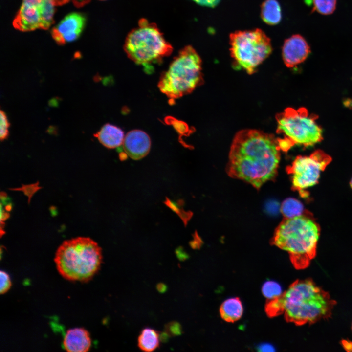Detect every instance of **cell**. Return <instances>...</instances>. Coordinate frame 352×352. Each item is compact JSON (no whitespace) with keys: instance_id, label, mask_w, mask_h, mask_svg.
<instances>
[{"instance_id":"obj_1","label":"cell","mask_w":352,"mask_h":352,"mask_svg":"<svg viewBox=\"0 0 352 352\" xmlns=\"http://www.w3.org/2000/svg\"><path fill=\"white\" fill-rule=\"evenodd\" d=\"M278 139L262 131L244 129L237 133L231 145L228 175L259 189L276 176L280 159Z\"/></svg>"},{"instance_id":"obj_2","label":"cell","mask_w":352,"mask_h":352,"mask_svg":"<svg viewBox=\"0 0 352 352\" xmlns=\"http://www.w3.org/2000/svg\"><path fill=\"white\" fill-rule=\"evenodd\" d=\"M281 298L286 320L298 326L329 318L336 304L309 279L294 281Z\"/></svg>"},{"instance_id":"obj_3","label":"cell","mask_w":352,"mask_h":352,"mask_svg":"<svg viewBox=\"0 0 352 352\" xmlns=\"http://www.w3.org/2000/svg\"><path fill=\"white\" fill-rule=\"evenodd\" d=\"M320 233V226L312 215L305 212L285 218L275 230L271 243L288 252L296 269H303L316 255Z\"/></svg>"},{"instance_id":"obj_4","label":"cell","mask_w":352,"mask_h":352,"mask_svg":"<svg viewBox=\"0 0 352 352\" xmlns=\"http://www.w3.org/2000/svg\"><path fill=\"white\" fill-rule=\"evenodd\" d=\"M54 261L63 278L86 282L99 270L102 262V250L91 239L77 237L62 243L56 252Z\"/></svg>"},{"instance_id":"obj_5","label":"cell","mask_w":352,"mask_h":352,"mask_svg":"<svg viewBox=\"0 0 352 352\" xmlns=\"http://www.w3.org/2000/svg\"><path fill=\"white\" fill-rule=\"evenodd\" d=\"M201 64L195 49L185 46L161 74L158 83L159 90L173 100L191 93L203 82Z\"/></svg>"},{"instance_id":"obj_6","label":"cell","mask_w":352,"mask_h":352,"mask_svg":"<svg viewBox=\"0 0 352 352\" xmlns=\"http://www.w3.org/2000/svg\"><path fill=\"white\" fill-rule=\"evenodd\" d=\"M318 118L304 107L287 108L277 114V132L284 135L283 138H278L280 149L286 152L294 145L309 147L321 142L322 130L316 122Z\"/></svg>"},{"instance_id":"obj_7","label":"cell","mask_w":352,"mask_h":352,"mask_svg":"<svg viewBox=\"0 0 352 352\" xmlns=\"http://www.w3.org/2000/svg\"><path fill=\"white\" fill-rule=\"evenodd\" d=\"M124 48L131 60L144 66L160 62L173 51L156 25L145 19L129 33Z\"/></svg>"},{"instance_id":"obj_8","label":"cell","mask_w":352,"mask_h":352,"mask_svg":"<svg viewBox=\"0 0 352 352\" xmlns=\"http://www.w3.org/2000/svg\"><path fill=\"white\" fill-rule=\"evenodd\" d=\"M231 56L235 66L249 74L271 54L270 39L261 29L237 31L229 37Z\"/></svg>"},{"instance_id":"obj_9","label":"cell","mask_w":352,"mask_h":352,"mask_svg":"<svg viewBox=\"0 0 352 352\" xmlns=\"http://www.w3.org/2000/svg\"><path fill=\"white\" fill-rule=\"evenodd\" d=\"M331 157L322 150L314 151L309 156H298L286 170L291 175L292 189L301 195L305 189L318 182L320 173L331 161ZM306 196V195H305Z\"/></svg>"},{"instance_id":"obj_10","label":"cell","mask_w":352,"mask_h":352,"mask_svg":"<svg viewBox=\"0 0 352 352\" xmlns=\"http://www.w3.org/2000/svg\"><path fill=\"white\" fill-rule=\"evenodd\" d=\"M55 5L53 0H22L13 25L22 31L47 29L53 22Z\"/></svg>"},{"instance_id":"obj_11","label":"cell","mask_w":352,"mask_h":352,"mask_svg":"<svg viewBox=\"0 0 352 352\" xmlns=\"http://www.w3.org/2000/svg\"><path fill=\"white\" fill-rule=\"evenodd\" d=\"M85 22L86 18L81 13H70L53 28L52 36L59 44L73 41L80 36Z\"/></svg>"},{"instance_id":"obj_12","label":"cell","mask_w":352,"mask_h":352,"mask_svg":"<svg viewBox=\"0 0 352 352\" xmlns=\"http://www.w3.org/2000/svg\"><path fill=\"white\" fill-rule=\"evenodd\" d=\"M310 52L308 43L299 34L293 35L286 39L282 47L283 59L288 67H292L303 62Z\"/></svg>"},{"instance_id":"obj_13","label":"cell","mask_w":352,"mask_h":352,"mask_svg":"<svg viewBox=\"0 0 352 352\" xmlns=\"http://www.w3.org/2000/svg\"><path fill=\"white\" fill-rule=\"evenodd\" d=\"M123 145L125 153L130 157L134 160H139L149 153L151 139L144 131L133 130L126 134Z\"/></svg>"},{"instance_id":"obj_14","label":"cell","mask_w":352,"mask_h":352,"mask_svg":"<svg viewBox=\"0 0 352 352\" xmlns=\"http://www.w3.org/2000/svg\"><path fill=\"white\" fill-rule=\"evenodd\" d=\"M63 346L69 352H87L91 346L89 333L81 328L68 330L64 338Z\"/></svg>"},{"instance_id":"obj_15","label":"cell","mask_w":352,"mask_h":352,"mask_svg":"<svg viewBox=\"0 0 352 352\" xmlns=\"http://www.w3.org/2000/svg\"><path fill=\"white\" fill-rule=\"evenodd\" d=\"M99 141L109 149L117 148L123 144L124 134L119 128L110 124H106L94 134Z\"/></svg>"},{"instance_id":"obj_16","label":"cell","mask_w":352,"mask_h":352,"mask_svg":"<svg viewBox=\"0 0 352 352\" xmlns=\"http://www.w3.org/2000/svg\"><path fill=\"white\" fill-rule=\"evenodd\" d=\"M243 312V306L241 300L238 297L230 298L221 304L220 314L221 318L230 323L239 320Z\"/></svg>"},{"instance_id":"obj_17","label":"cell","mask_w":352,"mask_h":352,"mask_svg":"<svg viewBox=\"0 0 352 352\" xmlns=\"http://www.w3.org/2000/svg\"><path fill=\"white\" fill-rule=\"evenodd\" d=\"M261 16L263 21L269 25L278 24L282 18L281 9L276 0H265L262 3Z\"/></svg>"},{"instance_id":"obj_18","label":"cell","mask_w":352,"mask_h":352,"mask_svg":"<svg viewBox=\"0 0 352 352\" xmlns=\"http://www.w3.org/2000/svg\"><path fill=\"white\" fill-rule=\"evenodd\" d=\"M159 334L155 330L144 329L138 338V346L143 351L152 352L159 345Z\"/></svg>"},{"instance_id":"obj_19","label":"cell","mask_w":352,"mask_h":352,"mask_svg":"<svg viewBox=\"0 0 352 352\" xmlns=\"http://www.w3.org/2000/svg\"><path fill=\"white\" fill-rule=\"evenodd\" d=\"M281 212L286 218L298 216L305 212L302 204L298 200L292 198L286 199L283 202Z\"/></svg>"},{"instance_id":"obj_20","label":"cell","mask_w":352,"mask_h":352,"mask_svg":"<svg viewBox=\"0 0 352 352\" xmlns=\"http://www.w3.org/2000/svg\"><path fill=\"white\" fill-rule=\"evenodd\" d=\"M312 5L311 12H317L322 15L332 14L336 9L337 0H308Z\"/></svg>"},{"instance_id":"obj_21","label":"cell","mask_w":352,"mask_h":352,"mask_svg":"<svg viewBox=\"0 0 352 352\" xmlns=\"http://www.w3.org/2000/svg\"><path fill=\"white\" fill-rule=\"evenodd\" d=\"M262 291L267 300L277 298L283 294L281 286L274 281L265 282L262 286Z\"/></svg>"},{"instance_id":"obj_22","label":"cell","mask_w":352,"mask_h":352,"mask_svg":"<svg viewBox=\"0 0 352 352\" xmlns=\"http://www.w3.org/2000/svg\"><path fill=\"white\" fill-rule=\"evenodd\" d=\"M265 311L269 317H276L284 313V308L281 296L277 298L267 300Z\"/></svg>"},{"instance_id":"obj_23","label":"cell","mask_w":352,"mask_h":352,"mask_svg":"<svg viewBox=\"0 0 352 352\" xmlns=\"http://www.w3.org/2000/svg\"><path fill=\"white\" fill-rule=\"evenodd\" d=\"M0 138L1 141L6 139L9 135L8 128L10 124L7 119L6 113L2 110H0Z\"/></svg>"},{"instance_id":"obj_24","label":"cell","mask_w":352,"mask_h":352,"mask_svg":"<svg viewBox=\"0 0 352 352\" xmlns=\"http://www.w3.org/2000/svg\"><path fill=\"white\" fill-rule=\"evenodd\" d=\"M0 276V294L6 292L11 286V282L9 275L4 271L1 270Z\"/></svg>"},{"instance_id":"obj_25","label":"cell","mask_w":352,"mask_h":352,"mask_svg":"<svg viewBox=\"0 0 352 352\" xmlns=\"http://www.w3.org/2000/svg\"><path fill=\"white\" fill-rule=\"evenodd\" d=\"M165 331L170 336L179 335L181 333V327L177 322H171L165 326Z\"/></svg>"},{"instance_id":"obj_26","label":"cell","mask_w":352,"mask_h":352,"mask_svg":"<svg viewBox=\"0 0 352 352\" xmlns=\"http://www.w3.org/2000/svg\"><path fill=\"white\" fill-rule=\"evenodd\" d=\"M199 5L209 7H214L220 2V0H192Z\"/></svg>"},{"instance_id":"obj_27","label":"cell","mask_w":352,"mask_h":352,"mask_svg":"<svg viewBox=\"0 0 352 352\" xmlns=\"http://www.w3.org/2000/svg\"><path fill=\"white\" fill-rule=\"evenodd\" d=\"M258 350L261 352H273L274 348L269 344H263L258 347Z\"/></svg>"},{"instance_id":"obj_28","label":"cell","mask_w":352,"mask_h":352,"mask_svg":"<svg viewBox=\"0 0 352 352\" xmlns=\"http://www.w3.org/2000/svg\"><path fill=\"white\" fill-rule=\"evenodd\" d=\"M342 345L344 348L347 351H352V342L344 340L342 341Z\"/></svg>"},{"instance_id":"obj_29","label":"cell","mask_w":352,"mask_h":352,"mask_svg":"<svg viewBox=\"0 0 352 352\" xmlns=\"http://www.w3.org/2000/svg\"><path fill=\"white\" fill-rule=\"evenodd\" d=\"M90 0H73L74 5L78 7H82L87 4Z\"/></svg>"},{"instance_id":"obj_30","label":"cell","mask_w":352,"mask_h":352,"mask_svg":"<svg viewBox=\"0 0 352 352\" xmlns=\"http://www.w3.org/2000/svg\"><path fill=\"white\" fill-rule=\"evenodd\" d=\"M55 5H62L68 2L69 0H53Z\"/></svg>"},{"instance_id":"obj_31","label":"cell","mask_w":352,"mask_h":352,"mask_svg":"<svg viewBox=\"0 0 352 352\" xmlns=\"http://www.w3.org/2000/svg\"><path fill=\"white\" fill-rule=\"evenodd\" d=\"M157 289L160 292H164L166 289V286L164 285L163 284H159L157 285Z\"/></svg>"},{"instance_id":"obj_32","label":"cell","mask_w":352,"mask_h":352,"mask_svg":"<svg viewBox=\"0 0 352 352\" xmlns=\"http://www.w3.org/2000/svg\"><path fill=\"white\" fill-rule=\"evenodd\" d=\"M350 186H351V188H352V179H351V182H350Z\"/></svg>"},{"instance_id":"obj_33","label":"cell","mask_w":352,"mask_h":352,"mask_svg":"<svg viewBox=\"0 0 352 352\" xmlns=\"http://www.w3.org/2000/svg\"></svg>"},{"instance_id":"obj_34","label":"cell","mask_w":352,"mask_h":352,"mask_svg":"<svg viewBox=\"0 0 352 352\" xmlns=\"http://www.w3.org/2000/svg\"></svg>"}]
</instances>
